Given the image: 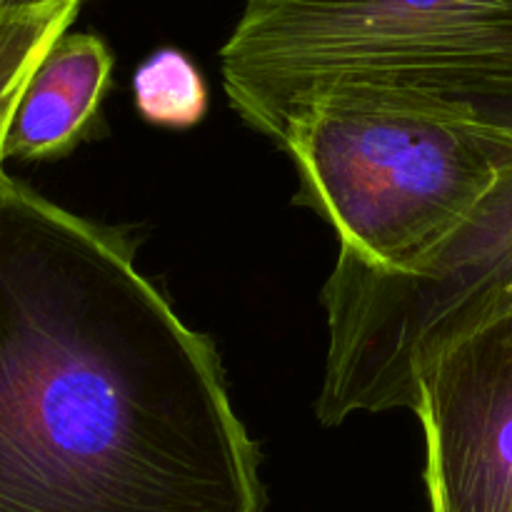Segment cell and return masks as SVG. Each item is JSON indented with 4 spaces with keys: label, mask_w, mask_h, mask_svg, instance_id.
<instances>
[{
    "label": "cell",
    "mask_w": 512,
    "mask_h": 512,
    "mask_svg": "<svg viewBox=\"0 0 512 512\" xmlns=\"http://www.w3.org/2000/svg\"><path fill=\"white\" fill-rule=\"evenodd\" d=\"M210 338L108 225L0 170V512H263Z\"/></svg>",
    "instance_id": "cell-1"
},
{
    "label": "cell",
    "mask_w": 512,
    "mask_h": 512,
    "mask_svg": "<svg viewBox=\"0 0 512 512\" xmlns=\"http://www.w3.org/2000/svg\"><path fill=\"white\" fill-rule=\"evenodd\" d=\"M280 148L298 175L295 203L333 225L340 248L413 270L498 183L512 125L475 93L355 85L308 105Z\"/></svg>",
    "instance_id": "cell-2"
},
{
    "label": "cell",
    "mask_w": 512,
    "mask_h": 512,
    "mask_svg": "<svg viewBox=\"0 0 512 512\" xmlns=\"http://www.w3.org/2000/svg\"><path fill=\"white\" fill-rule=\"evenodd\" d=\"M220 68L230 108L280 148L340 88L512 83V0H245Z\"/></svg>",
    "instance_id": "cell-3"
},
{
    "label": "cell",
    "mask_w": 512,
    "mask_h": 512,
    "mask_svg": "<svg viewBox=\"0 0 512 512\" xmlns=\"http://www.w3.org/2000/svg\"><path fill=\"white\" fill-rule=\"evenodd\" d=\"M475 95L512 125V83ZM320 303L330 335L320 423L415 410L425 368L512 313V158L475 213L418 268H375L340 248Z\"/></svg>",
    "instance_id": "cell-4"
},
{
    "label": "cell",
    "mask_w": 512,
    "mask_h": 512,
    "mask_svg": "<svg viewBox=\"0 0 512 512\" xmlns=\"http://www.w3.org/2000/svg\"><path fill=\"white\" fill-rule=\"evenodd\" d=\"M413 413L433 512H512V313L425 368Z\"/></svg>",
    "instance_id": "cell-5"
},
{
    "label": "cell",
    "mask_w": 512,
    "mask_h": 512,
    "mask_svg": "<svg viewBox=\"0 0 512 512\" xmlns=\"http://www.w3.org/2000/svg\"><path fill=\"white\" fill-rule=\"evenodd\" d=\"M113 63V53L100 35H60L35 65L15 105L3 158L25 163L58 160L95 135Z\"/></svg>",
    "instance_id": "cell-6"
},
{
    "label": "cell",
    "mask_w": 512,
    "mask_h": 512,
    "mask_svg": "<svg viewBox=\"0 0 512 512\" xmlns=\"http://www.w3.org/2000/svg\"><path fill=\"white\" fill-rule=\"evenodd\" d=\"M83 0H0V170L20 95L50 45L68 33Z\"/></svg>",
    "instance_id": "cell-7"
},
{
    "label": "cell",
    "mask_w": 512,
    "mask_h": 512,
    "mask_svg": "<svg viewBox=\"0 0 512 512\" xmlns=\"http://www.w3.org/2000/svg\"><path fill=\"white\" fill-rule=\"evenodd\" d=\"M133 100L150 125L185 130L208 113V85L198 65L178 48L150 53L133 73Z\"/></svg>",
    "instance_id": "cell-8"
}]
</instances>
